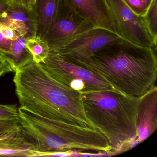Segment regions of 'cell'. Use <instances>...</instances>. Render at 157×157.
Here are the masks:
<instances>
[{
    "label": "cell",
    "mask_w": 157,
    "mask_h": 157,
    "mask_svg": "<svg viewBox=\"0 0 157 157\" xmlns=\"http://www.w3.org/2000/svg\"><path fill=\"white\" fill-rule=\"evenodd\" d=\"M154 50L121 38L90 56L64 55L101 76L114 90L140 98L156 86L157 60Z\"/></svg>",
    "instance_id": "6da1fadb"
},
{
    "label": "cell",
    "mask_w": 157,
    "mask_h": 157,
    "mask_svg": "<svg viewBox=\"0 0 157 157\" xmlns=\"http://www.w3.org/2000/svg\"><path fill=\"white\" fill-rule=\"evenodd\" d=\"M14 72L21 106L49 119L95 128L84 114L81 93L52 78L40 64L33 60Z\"/></svg>",
    "instance_id": "7a4b0ae2"
},
{
    "label": "cell",
    "mask_w": 157,
    "mask_h": 157,
    "mask_svg": "<svg viewBox=\"0 0 157 157\" xmlns=\"http://www.w3.org/2000/svg\"><path fill=\"white\" fill-rule=\"evenodd\" d=\"M140 98L114 89L81 93L85 116L107 139L114 155L125 142L137 138L136 116Z\"/></svg>",
    "instance_id": "3957f363"
},
{
    "label": "cell",
    "mask_w": 157,
    "mask_h": 157,
    "mask_svg": "<svg viewBox=\"0 0 157 157\" xmlns=\"http://www.w3.org/2000/svg\"><path fill=\"white\" fill-rule=\"evenodd\" d=\"M39 64L52 78L81 93L113 89L101 76L60 53L50 51Z\"/></svg>",
    "instance_id": "277c9868"
},
{
    "label": "cell",
    "mask_w": 157,
    "mask_h": 157,
    "mask_svg": "<svg viewBox=\"0 0 157 157\" xmlns=\"http://www.w3.org/2000/svg\"><path fill=\"white\" fill-rule=\"evenodd\" d=\"M94 27L90 21L79 16L66 0H60L56 16L44 38L50 51L59 52L78 36Z\"/></svg>",
    "instance_id": "5b68a950"
},
{
    "label": "cell",
    "mask_w": 157,
    "mask_h": 157,
    "mask_svg": "<svg viewBox=\"0 0 157 157\" xmlns=\"http://www.w3.org/2000/svg\"><path fill=\"white\" fill-rule=\"evenodd\" d=\"M18 111L21 131L33 146L34 157L72 151L53 130L37 119L33 112L22 106Z\"/></svg>",
    "instance_id": "8992f818"
},
{
    "label": "cell",
    "mask_w": 157,
    "mask_h": 157,
    "mask_svg": "<svg viewBox=\"0 0 157 157\" xmlns=\"http://www.w3.org/2000/svg\"><path fill=\"white\" fill-rule=\"evenodd\" d=\"M118 35L142 47L156 50L142 16L135 13L123 0H105Z\"/></svg>",
    "instance_id": "52a82bcc"
},
{
    "label": "cell",
    "mask_w": 157,
    "mask_h": 157,
    "mask_svg": "<svg viewBox=\"0 0 157 157\" xmlns=\"http://www.w3.org/2000/svg\"><path fill=\"white\" fill-rule=\"evenodd\" d=\"M121 38L111 31L94 27L78 36L58 53L67 56L89 57Z\"/></svg>",
    "instance_id": "ba28073f"
},
{
    "label": "cell",
    "mask_w": 157,
    "mask_h": 157,
    "mask_svg": "<svg viewBox=\"0 0 157 157\" xmlns=\"http://www.w3.org/2000/svg\"><path fill=\"white\" fill-rule=\"evenodd\" d=\"M66 1L79 16L90 21L95 27L104 28L118 35L105 0Z\"/></svg>",
    "instance_id": "9c48e42d"
},
{
    "label": "cell",
    "mask_w": 157,
    "mask_h": 157,
    "mask_svg": "<svg viewBox=\"0 0 157 157\" xmlns=\"http://www.w3.org/2000/svg\"><path fill=\"white\" fill-rule=\"evenodd\" d=\"M0 23L11 27L25 38L39 35V24L35 10H30L14 3L0 14Z\"/></svg>",
    "instance_id": "30bf717a"
},
{
    "label": "cell",
    "mask_w": 157,
    "mask_h": 157,
    "mask_svg": "<svg viewBox=\"0 0 157 157\" xmlns=\"http://www.w3.org/2000/svg\"><path fill=\"white\" fill-rule=\"evenodd\" d=\"M137 139L140 143L157 128V87L155 86L140 99L136 116Z\"/></svg>",
    "instance_id": "8fae6325"
},
{
    "label": "cell",
    "mask_w": 157,
    "mask_h": 157,
    "mask_svg": "<svg viewBox=\"0 0 157 157\" xmlns=\"http://www.w3.org/2000/svg\"><path fill=\"white\" fill-rule=\"evenodd\" d=\"M35 152L33 146L21 128L0 136V156L34 157Z\"/></svg>",
    "instance_id": "7c38bea8"
},
{
    "label": "cell",
    "mask_w": 157,
    "mask_h": 157,
    "mask_svg": "<svg viewBox=\"0 0 157 157\" xmlns=\"http://www.w3.org/2000/svg\"><path fill=\"white\" fill-rule=\"evenodd\" d=\"M60 0H37V16L39 24V35L44 38L55 20Z\"/></svg>",
    "instance_id": "4fadbf2b"
},
{
    "label": "cell",
    "mask_w": 157,
    "mask_h": 157,
    "mask_svg": "<svg viewBox=\"0 0 157 157\" xmlns=\"http://www.w3.org/2000/svg\"><path fill=\"white\" fill-rule=\"evenodd\" d=\"M25 39L23 36H19L16 40L13 41L10 52L5 55V58L11 65L14 72L33 60L32 55L25 47Z\"/></svg>",
    "instance_id": "5bb4252c"
},
{
    "label": "cell",
    "mask_w": 157,
    "mask_h": 157,
    "mask_svg": "<svg viewBox=\"0 0 157 157\" xmlns=\"http://www.w3.org/2000/svg\"><path fill=\"white\" fill-rule=\"evenodd\" d=\"M25 47L32 55L33 60L38 64L43 62L50 53V48L45 39L39 35L26 38Z\"/></svg>",
    "instance_id": "9a60e30c"
},
{
    "label": "cell",
    "mask_w": 157,
    "mask_h": 157,
    "mask_svg": "<svg viewBox=\"0 0 157 157\" xmlns=\"http://www.w3.org/2000/svg\"><path fill=\"white\" fill-rule=\"evenodd\" d=\"M142 17L153 43L157 46V0H152L146 14Z\"/></svg>",
    "instance_id": "2e32d148"
},
{
    "label": "cell",
    "mask_w": 157,
    "mask_h": 157,
    "mask_svg": "<svg viewBox=\"0 0 157 157\" xmlns=\"http://www.w3.org/2000/svg\"><path fill=\"white\" fill-rule=\"evenodd\" d=\"M127 6L138 15L146 14L152 0H123Z\"/></svg>",
    "instance_id": "e0dca14e"
},
{
    "label": "cell",
    "mask_w": 157,
    "mask_h": 157,
    "mask_svg": "<svg viewBox=\"0 0 157 157\" xmlns=\"http://www.w3.org/2000/svg\"><path fill=\"white\" fill-rule=\"evenodd\" d=\"M20 129L18 118L0 119V136Z\"/></svg>",
    "instance_id": "ac0fdd59"
},
{
    "label": "cell",
    "mask_w": 157,
    "mask_h": 157,
    "mask_svg": "<svg viewBox=\"0 0 157 157\" xmlns=\"http://www.w3.org/2000/svg\"><path fill=\"white\" fill-rule=\"evenodd\" d=\"M17 118H18V111L16 105L0 104V119Z\"/></svg>",
    "instance_id": "d6986e66"
},
{
    "label": "cell",
    "mask_w": 157,
    "mask_h": 157,
    "mask_svg": "<svg viewBox=\"0 0 157 157\" xmlns=\"http://www.w3.org/2000/svg\"><path fill=\"white\" fill-rule=\"evenodd\" d=\"M0 33L5 38L12 41L16 40L20 36L11 27L2 23H0Z\"/></svg>",
    "instance_id": "ffe728a7"
},
{
    "label": "cell",
    "mask_w": 157,
    "mask_h": 157,
    "mask_svg": "<svg viewBox=\"0 0 157 157\" xmlns=\"http://www.w3.org/2000/svg\"><path fill=\"white\" fill-rule=\"evenodd\" d=\"M13 41L5 38L0 33V52L5 56L10 52L11 48Z\"/></svg>",
    "instance_id": "44dd1931"
},
{
    "label": "cell",
    "mask_w": 157,
    "mask_h": 157,
    "mask_svg": "<svg viewBox=\"0 0 157 157\" xmlns=\"http://www.w3.org/2000/svg\"><path fill=\"white\" fill-rule=\"evenodd\" d=\"M10 72H14L11 65L6 59L0 57V77Z\"/></svg>",
    "instance_id": "7402d4cb"
},
{
    "label": "cell",
    "mask_w": 157,
    "mask_h": 157,
    "mask_svg": "<svg viewBox=\"0 0 157 157\" xmlns=\"http://www.w3.org/2000/svg\"><path fill=\"white\" fill-rule=\"evenodd\" d=\"M14 4L10 0H0V14L7 11Z\"/></svg>",
    "instance_id": "603a6c76"
},
{
    "label": "cell",
    "mask_w": 157,
    "mask_h": 157,
    "mask_svg": "<svg viewBox=\"0 0 157 157\" xmlns=\"http://www.w3.org/2000/svg\"><path fill=\"white\" fill-rule=\"evenodd\" d=\"M0 57L4 58H5L4 55H3V54H2V53L1 52H0Z\"/></svg>",
    "instance_id": "cb8c5ba5"
}]
</instances>
